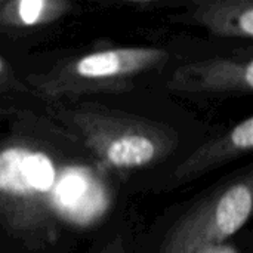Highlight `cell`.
Wrapping results in <instances>:
<instances>
[{"label":"cell","mask_w":253,"mask_h":253,"mask_svg":"<svg viewBox=\"0 0 253 253\" xmlns=\"http://www.w3.org/2000/svg\"><path fill=\"white\" fill-rule=\"evenodd\" d=\"M101 253H126V248H125V242L123 237L117 236L116 239H113L111 242H108Z\"/></svg>","instance_id":"9"},{"label":"cell","mask_w":253,"mask_h":253,"mask_svg":"<svg viewBox=\"0 0 253 253\" xmlns=\"http://www.w3.org/2000/svg\"><path fill=\"white\" fill-rule=\"evenodd\" d=\"M168 86L185 93H251L253 61L219 56L190 62L175 70Z\"/></svg>","instance_id":"5"},{"label":"cell","mask_w":253,"mask_h":253,"mask_svg":"<svg viewBox=\"0 0 253 253\" xmlns=\"http://www.w3.org/2000/svg\"><path fill=\"white\" fill-rule=\"evenodd\" d=\"M193 22L219 37L252 39V0H203L191 4Z\"/></svg>","instance_id":"7"},{"label":"cell","mask_w":253,"mask_h":253,"mask_svg":"<svg viewBox=\"0 0 253 253\" xmlns=\"http://www.w3.org/2000/svg\"><path fill=\"white\" fill-rule=\"evenodd\" d=\"M206 253H234V252L231 251V248H224V246L221 245V246H216V248H213V249L208 251Z\"/></svg>","instance_id":"11"},{"label":"cell","mask_w":253,"mask_h":253,"mask_svg":"<svg viewBox=\"0 0 253 253\" xmlns=\"http://www.w3.org/2000/svg\"><path fill=\"white\" fill-rule=\"evenodd\" d=\"M9 79H10V71L6 62L3 61V58L0 56V87H4V84L9 83Z\"/></svg>","instance_id":"10"},{"label":"cell","mask_w":253,"mask_h":253,"mask_svg":"<svg viewBox=\"0 0 253 253\" xmlns=\"http://www.w3.org/2000/svg\"><path fill=\"white\" fill-rule=\"evenodd\" d=\"M49 110L76 135L101 170L154 166L168 159L179 144L173 127L102 105H55Z\"/></svg>","instance_id":"2"},{"label":"cell","mask_w":253,"mask_h":253,"mask_svg":"<svg viewBox=\"0 0 253 253\" xmlns=\"http://www.w3.org/2000/svg\"><path fill=\"white\" fill-rule=\"evenodd\" d=\"M252 178L239 179L193 206L166 233L159 253H206L240 231L252 215Z\"/></svg>","instance_id":"4"},{"label":"cell","mask_w":253,"mask_h":253,"mask_svg":"<svg viewBox=\"0 0 253 253\" xmlns=\"http://www.w3.org/2000/svg\"><path fill=\"white\" fill-rule=\"evenodd\" d=\"M168 58V52L159 47H113L61 62L46 74L30 76L28 82L50 99L127 92L138 76L162 68Z\"/></svg>","instance_id":"3"},{"label":"cell","mask_w":253,"mask_h":253,"mask_svg":"<svg viewBox=\"0 0 253 253\" xmlns=\"http://www.w3.org/2000/svg\"><path fill=\"white\" fill-rule=\"evenodd\" d=\"M253 147V117H246L225 133L205 142L191 153L173 172V179L184 182L246 156Z\"/></svg>","instance_id":"6"},{"label":"cell","mask_w":253,"mask_h":253,"mask_svg":"<svg viewBox=\"0 0 253 253\" xmlns=\"http://www.w3.org/2000/svg\"><path fill=\"white\" fill-rule=\"evenodd\" d=\"M67 0H0V27L31 28L47 25L70 12Z\"/></svg>","instance_id":"8"},{"label":"cell","mask_w":253,"mask_h":253,"mask_svg":"<svg viewBox=\"0 0 253 253\" xmlns=\"http://www.w3.org/2000/svg\"><path fill=\"white\" fill-rule=\"evenodd\" d=\"M96 165L39 142L0 144V225L25 246L55 243L62 225H87L108 208Z\"/></svg>","instance_id":"1"}]
</instances>
